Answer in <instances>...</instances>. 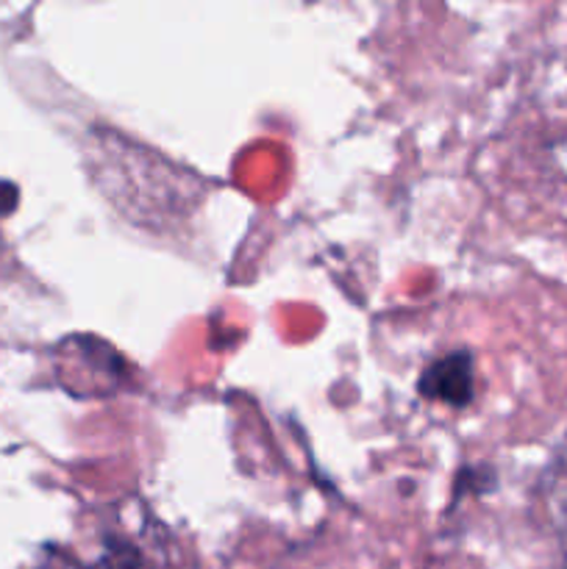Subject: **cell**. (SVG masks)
<instances>
[{
    "instance_id": "obj_2",
    "label": "cell",
    "mask_w": 567,
    "mask_h": 569,
    "mask_svg": "<svg viewBox=\"0 0 567 569\" xmlns=\"http://www.w3.org/2000/svg\"><path fill=\"white\" fill-rule=\"evenodd\" d=\"M89 569H159V567L150 565L142 553H137V550L126 548V550H117V553L103 556L98 565H92Z\"/></svg>"
},
{
    "instance_id": "obj_1",
    "label": "cell",
    "mask_w": 567,
    "mask_h": 569,
    "mask_svg": "<svg viewBox=\"0 0 567 569\" xmlns=\"http://www.w3.org/2000/svg\"><path fill=\"white\" fill-rule=\"evenodd\" d=\"M420 392L426 398L442 400L450 406H465L472 398V359L470 353H450L437 359L422 372Z\"/></svg>"
}]
</instances>
